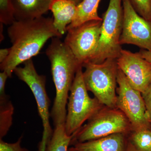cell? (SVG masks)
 Returning <instances> with one entry per match:
<instances>
[{
	"mask_svg": "<svg viewBox=\"0 0 151 151\" xmlns=\"http://www.w3.org/2000/svg\"><path fill=\"white\" fill-rule=\"evenodd\" d=\"M128 140L138 151H151V129L132 131Z\"/></svg>",
	"mask_w": 151,
	"mask_h": 151,
	"instance_id": "cell-18",
	"label": "cell"
},
{
	"mask_svg": "<svg viewBox=\"0 0 151 151\" xmlns=\"http://www.w3.org/2000/svg\"><path fill=\"white\" fill-rule=\"evenodd\" d=\"M102 22L89 21L67 30L64 42L82 67L89 62L97 50Z\"/></svg>",
	"mask_w": 151,
	"mask_h": 151,
	"instance_id": "cell-9",
	"label": "cell"
},
{
	"mask_svg": "<svg viewBox=\"0 0 151 151\" xmlns=\"http://www.w3.org/2000/svg\"><path fill=\"white\" fill-rule=\"evenodd\" d=\"M139 52L144 58L151 63V51L142 49Z\"/></svg>",
	"mask_w": 151,
	"mask_h": 151,
	"instance_id": "cell-25",
	"label": "cell"
},
{
	"mask_svg": "<svg viewBox=\"0 0 151 151\" xmlns=\"http://www.w3.org/2000/svg\"><path fill=\"white\" fill-rule=\"evenodd\" d=\"M73 137V135L66 134L64 124L58 125L55 127L45 151H68Z\"/></svg>",
	"mask_w": 151,
	"mask_h": 151,
	"instance_id": "cell-16",
	"label": "cell"
},
{
	"mask_svg": "<svg viewBox=\"0 0 151 151\" xmlns=\"http://www.w3.org/2000/svg\"><path fill=\"white\" fill-rule=\"evenodd\" d=\"M126 151H138L128 140Z\"/></svg>",
	"mask_w": 151,
	"mask_h": 151,
	"instance_id": "cell-26",
	"label": "cell"
},
{
	"mask_svg": "<svg viewBox=\"0 0 151 151\" xmlns=\"http://www.w3.org/2000/svg\"><path fill=\"white\" fill-rule=\"evenodd\" d=\"M119 69L134 89L142 94L151 84V63L139 52L122 49L117 59Z\"/></svg>",
	"mask_w": 151,
	"mask_h": 151,
	"instance_id": "cell-11",
	"label": "cell"
},
{
	"mask_svg": "<svg viewBox=\"0 0 151 151\" xmlns=\"http://www.w3.org/2000/svg\"><path fill=\"white\" fill-rule=\"evenodd\" d=\"M68 151H77V150H76L75 148L74 147H70L69 148V149H68Z\"/></svg>",
	"mask_w": 151,
	"mask_h": 151,
	"instance_id": "cell-28",
	"label": "cell"
},
{
	"mask_svg": "<svg viewBox=\"0 0 151 151\" xmlns=\"http://www.w3.org/2000/svg\"><path fill=\"white\" fill-rule=\"evenodd\" d=\"M136 12L146 20L151 21V0H130Z\"/></svg>",
	"mask_w": 151,
	"mask_h": 151,
	"instance_id": "cell-20",
	"label": "cell"
},
{
	"mask_svg": "<svg viewBox=\"0 0 151 151\" xmlns=\"http://www.w3.org/2000/svg\"><path fill=\"white\" fill-rule=\"evenodd\" d=\"M9 78L8 74L5 71L0 73V98H4L8 95L6 94L5 86L7 79Z\"/></svg>",
	"mask_w": 151,
	"mask_h": 151,
	"instance_id": "cell-23",
	"label": "cell"
},
{
	"mask_svg": "<svg viewBox=\"0 0 151 151\" xmlns=\"http://www.w3.org/2000/svg\"><path fill=\"white\" fill-rule=\"evenodd\" d=\"M10 52V48L0 50V63L4 62L8 57Z\"/></svg>",
	"mask_w": 151,
	"mask_h": 151,
	"instance_id": "cell-24",
	"label": "cell"
},
{
	"mask_svg": "<svg viewBox=\"0 0 151 151\" xmlns=\"http://www.w3.org/2000/svg\"><path fill=\"white\" fill-rule=\"evenodd\" d=\"M77 5L70 0H52L49 7L53 16V24L63 35L66 28L73 21L76 15Z\"/></svg>",
	"mask_w": 151,
	"mask_h": 151,
	"instance_id": "cell-13",
	"label": "cell"
},
{
	"mask_svg": "<svg viewBox=\"0 0 151 151\" xmlns=\"http://www.w3.org/2000/svg\"><path fill=\"white\" fill-rule=\"evenodd\" d=\"M23 137L22 135L16 142L13 143H7L0 139V151H31L21 146Z\"/></svg>",
	"mask_w": 151,
	"mask_h": 151,
	"instance_id": "cell-21",
	"label": "cell"
},
{
	"mask_svg": "<svg viewBox=\"0 0 151 151\" xmlns=\"http://www.w3.org/2000/svg\"><path fill=\"white\" fill-rule=\"evenodd\" d=\"M123 22L120 43L151 51V21L136 12L130 0H122Z\"/></svg>",
	"mask_w": 151,
	"mask_h": 151,
	"instance_id": "cell-10",
	"label": "cell"
},
{
	"mask_svg": "<svg viewBox=\"0 0 151 151\" xmlns=\"http://www.w3.org/2000/svg\"><path fill=\"white\" fill-rule=\"evenodd\" d=\"M142 94L145 104L149 120L151 123V84L145 92Z\"/></svg>",
	"mask_w": 151,
	"mask_h": 151,
	"instance_id": "cell-22",
	"label": "cell"
},
{
	"mask_svg": "<svg viewBox=\"0 0 151 151\" xmlns=\"http://www.w3.org/2000/svg\"><path fill=\"white\" fill-rule=\"evenodd\" d=\"M14 110L8 96L0 99V139L6 135L12 125Z\"/></svg>",
	"mask_w": 151,
	"mask_h": 151,
	"instance_id": "cell-17",
	"label": "cell"
},
{
	"mask_svg": "<svg viewBox=\"0 0 151 151\" xmlns=\"http://www.w3.org/2000/svg\"><path fill=\"white\" fill-rule=\"evenodd\" d=\"M23 64V67H17L14 73L20 80L27 84L34 96L43 128L42 140L37 151H45L53 132L50 122V101L47 93L46 76L37 73L32 59L25 61Z\"/></svg>",
	"mask_w": 151,
	"mask_h": 151,
	"instance_id": "cell-7",
	"label": "cell"
},
{
	"mask_svg": "<svg viewBox=\"0 0 151 151\" xmlns=\"http://www.w3.org/2000/svg\"><path fill=\"white\" fill-rule=\"evenodd\" d=\"M70 1L74 2L77 5H78V4H79V3H81L83 0H70Z\"/></svg>",
	"mask_w": 151,
	"mask_h": 151,
	"instance_id": "cell-27",
	"label": "cell"
},
{
	"mask_svg": "<svg viewBox=\"0 0 151 151\" xmlns=\"http://www.w3.org/2000/svg\"><path fill=\"white\" fill-rule=\"evenodd\" d=\"M52 0H11L16 20L33 19L49 10Z\"/></svg>",
	"mask_w": 151,
	"mask_h": 151,
	"instance_id": "cell-14",
	"label": "cell"
},
{
	"mask_svg": "<svg viewBox=\"0 0 151 151\" xmlns=\"http://www.w3.org/2000/svg\"><path fill=\"white\" fill-rule=\"evenodd\" d=\"M132 132V125L122 111L104 106L73 134L70 145L118 133L129 135Z\"/></svg>",
	"mask_w": 151,
	"mask_h": 151,
	"instance_id": "cell-6",
	"label": "cell"
},
{
	"mask_svg": "<svg viewBox=\"0 0 151 151\" xmlns=\"http://www.w3.org/2000/svg\"><path fill=\"white\" fill-rule=\"evenodd\" d=\"M82 66L77 70L70 89L64 124L66 134L73 135L104 105L97 98L89 96L84 84Z\"/></svg>",
	"mask_w": 151,
	"mask_h": 151,
	"instance_id": "cell-4",
	"label": "cell"
},
{
	"mask_svg": "<svg viewBox=\"0 0 151 151\" xmlns=\"http://www.w3.org/2000/svg\"><path fill=\"white\" fill-rule=\"evenodd\" d=\"M122 0H110L103 14L99 45L89 62L100 63L108 59L118 58L122 49L120 43L123 22Z\"/></svg>",
	"mask_w": 151,
	"mask_h": 151,
	"instance_id": "cell-5",
	"label": "cell"
},
{
	"mask_svg": "<svg viewBox=\"0 0 151 151\" xmlns=\"http://www.w3.org/2000/svg\"><path fill=\"white\" fill-rule=\"evenodd\" d=\"M117 84L116 107L127 116L132 125V131L151 129V123L142 94L131 86L119 69Z\"/></svg>",
	"mask_w": 151,
	"mask_h": 151,
	"instance_id": "cell-8",
	"label": "cell"
},
{
	"mask_svg": "<svg viewBox=\"0 0 151 151\" xmlns=\"http://www.w3.org/2000/svg\"><path fill=\"white\" fill-rule=\"evenodd\" d=\"M8 35L12 45L6 59L0 68L12 77L14 69L39 53L49 39L62 35L55 27L53 19L43 16L27 20H15L10 25Z\"/></svg>",
	"mask_w": 151,
	"mask_h": 151,
	"instance_id": "cell-1",
	"label": "cell"
},
{
	"mask_svg": "<svg viewBox=\"0 0 151 151\" xmlns=\"http://www.w3.org/2000/svg\"><path fill=\"white\" fill-rule=\"evenodd\" d=\"M129 135L118 133L83 142L73 147L78 151H126Z\"/></svg>",
	"mask_w": 151,
	"mask_h": 151,
	"instance_id": "cell-12",
	"label": "cell"
},
{
	"mask_svg": "<svg viewBox=\"0 0 151 151\" xmlns=\"http://www.w3.org/2000/svg\"><path fill=\"white\" fill-rule=\"evenodd\" d=\"M101 0H83L77 5L75 17L66 28L67 30L76 27L92 20H103L98 14V8Z\"/></svg>",
	"mask_w": 151,
	"mask_h": 151,
	"instance_id": "cell-15",
	"label": "cell"
},
{
	"mask_svg": "<svg viewBox=\"0 0 151 151\" xmlns=\"http://www.w3.org/2000/svg\"><path fill=\"white\" fill-rule=\"evenodd\" d=\"M60 38H52L45 53L51 64L55 97L50 112L54 127L64 124L67 115L69 92L77 70L82 66L73 52Z\"/></svg>",
	"mask_w": 151,
	"mask_h": 151,
	"instance_id": "cell-2",
	"label": "cell"
},
{
	"mask_svg": "<svg viewBox=\"0 0 151 151\" xmlns=\"http://www.w3.org/2000/svg\"><path fill=\"white\" fill-rule=\"evenodd\" d=\"M16 20L13 6L11 0H0V22L11 25Z\"/></svg>",
	"mask_w": 151,
	"mask_h": 151,
	"instance_id": "cell-19",
	"label": "cell"
},
{
	"mask_svg": "<svg viewBox=\"0 0 151 151\" xmlns=\"http://www.w3.org/2000/svg\"><path fill=\"white\" fill-rule=\"evenodd\" d=\"M83 79L87 91L92 92L102 105L116 108L117 59H108L100 63L87 62L83 65Z\"/></svg>",
	"mask_w": 151,
	"mask_h": 151,
	"instance_id": "cell-3",
	"label": "cell"
}]
</instances>
